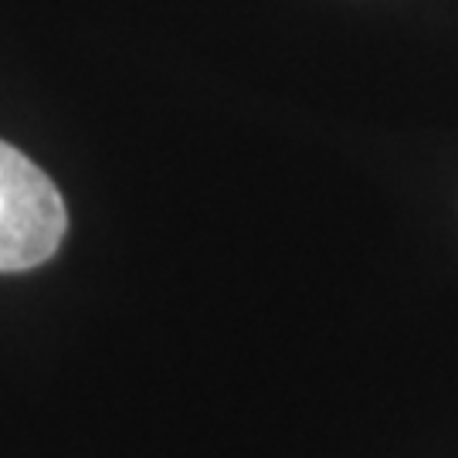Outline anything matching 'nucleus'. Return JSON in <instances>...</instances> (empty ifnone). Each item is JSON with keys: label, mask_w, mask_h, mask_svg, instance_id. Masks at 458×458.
<instances>
[{"label": "nucleus", "mask_w": 458, "mask_h": 458, "mask_svg": "<svg viewBox=\"0 0 458 458\" xmlns=\"http://www.w3.org/2000/svg\"><path fill=\"white\" fill-rule=\"evenodd\" d=\"M68 228L62 191L21 149L0 140V272H28L58 251Z\"/></svg>", "instance_id": "nucleus-1"}]
</instances>
